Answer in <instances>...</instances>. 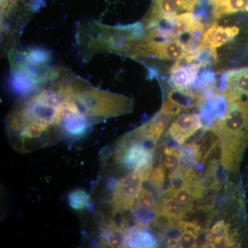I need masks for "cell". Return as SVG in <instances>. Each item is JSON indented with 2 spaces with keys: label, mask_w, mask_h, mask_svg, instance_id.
Instances as JSON below:
<instances>
[{
  "label": "cell",
  "mask_w": 248,
  "mask_h": 248,
  "mask_svg": "<svg viewBox=\"0 0 248 248\" xmlns=\"http://www.w3.org/2000/svg\"><path fill=\"white\" fill-rule=\"evenodd\" d=\"M202 34L200 44L217 51V48L236 40L241 35L242 29L236 25L223 26L213 22Z\"/></svg>",
  "instance_id": "5"
},
{
  "label": "cell",
  "mask_w": 248,
  "mask_h": 248,
  "mask_svg": "<svg viewBox=\"0 0 248 248\" xmlns=\"http://www.w3.org/2000/svg\"><path fill=\"white\" fill-rule=\"evenodd\" d=\"M172 196L186 208L193 206L196 201L195 193L190 186H185L179 189Z\"/></svg>",
  "instance_id": "13"
},
{
  "label": "cell",
  "mask_w": 248,
  "mask_h": 248,
  "mask_svg": "<svg viewBox=\"0 0 248 248\" xmlns=\"http://www.w3.org/2000/svg\"><path fill=\"white\" fill-rule=\"evenodd\" d=\"M201 67L186 62L184 59L176 61L170 68V79L175 89L190 90L197 81Z\"/></svg>",
  "instance_id": "9"
},
{
  "label": "cell",
  "mask_w": 248,
  "mask_h": 248,
  "mask_svg": "<svg viewBox=\"0 0 248 248\" xmlns=\"http://www.w3.org/2000/svg\"><path fill=\"white\" fill-rule=\"evenodd\" d=\"M236 242L234 239V235L231 234L230 232L217 236L209 244L210 248H234Z\"/></svg>",
  "instance_id": "14"
},
{
  "label": "cell",
  "mask_w": 248,
  "mask_h": 248,
  "mask_svg": "<svg viewBox=\"0 0 248 248\" xmlns=\"http://www.w3.org/2000/svg\"><path fill=\"white\" fill-rule=\"evenodd\" d=\"M57 73L22 96L10 111L6 132L11 146L31 153L86 135L93 125L128 113L129 97L94 89L86 81Z\"/></svg>",
  "instance_id": "1"
},
{
  "label": "cell",
  "mask_w": 248,
  "mask_h": 248,
  "mask_svg": "<svg viewBox=\"0 0 248 248\" xmlns=\"http://www.w3.org/2000/svg\"><path fill=\"white\" fill-rule=\"evenodd\" d=\"M203 127L200 115L195 113H183L178 116L170 126L169 133L170 138L182 145Z\"/></svg>",
  "instance_id": "7"
},
{
  "label": "cell",
  "mask_w": 248,
  "mask_h": 248,
  "mask_svg": "<svg viewBox=\"0 0 248 248\" xmlns=\"http://www.w3.org/2000/svg\"><path fill=\"white\" fill-rule=\"evenodd\" d=\"M68 199L72 208L77 210H83L89 205L91 195H89L84 190H75L70 194Z\"/></svg>",
  "instance_id": "12"
},
{
  "label": "cell",
  "mask_w": 248,
  "mask_h": 248,
  "mask_svg": "<svg viewBox=\"0 0 248 248\" xmlns=\"http://www.w3.org/2000/svg\"><path fill=\"white\" fill-rule=\"evenodd\" d=\"M228 104L226 114L210 128L219 139L222 167L234 172L239 169L248 142V97Z\"/></svg>",
  "instance_id": "2"
},
{
  "label": "cell",
  "mask_w": 248,
  "mask_h": 248,
  "mask_svg": "<svg viewBox=\"0 0 248 248\" xmlns=\"http://www.w3.org/2000/svg\"><path fill=\"white\" fill-rule=\"evenodd\" d=\"M129 52L137 56L178 61L188 51V45L179 38L148 39L135 41L128 45Z\"/></svg>",
  "instance_id": "3"
},
{
  "label": "cell",
  "mask_w": 248,
  "mask_h": 248,
  "mask_svg": "<svg viewBox=\"0 0 248 248\" xmlns=\"http://www.w3.org/2000/svg\"><path fill=\"white\" fill-rule=\"evenodd\" d=\"M182 107H179L175 103L172 102V101L170 100L167 98L164 101L161 111L164 115L169 116L170 117H172L179 115V113L182 112Z\"/></svg>",
  "instance_id": "15"
},
{
  "label": "cell",
  "mask_w": 248,
  "mask_h": 248,
  "mask_svg": "<svg viewBox=\"0 0 248 248\" xmlns=\"http://www.w3.org/2000/svg\"><path fill=\"white\" fill-rule=\"evenodd\" d=\"M201 9L202 0H153L148 22L152 24L184 13L195 14Z\"/></svg>",
  "instance_id": "4"
},
{
  "label": "cell",
  "mask_w": 248,
  "mask_h": 248,
  "mask_svg": "<svg viewBox=\"0 0 248 248\" xmlns=\"http://www.w3.org/2000/svg\"><path fill=\"white\" fill-rule=\"evenodd\" d=\"M165 159L164 166L170 172L177 171L182 166L183 161V152L182 148L177 147L166 146L164 149Z\"/></svg>",
  "instance_id": "11"
},
{
  "label": "cell",
  "mask_w": 248,
  "mask_h": 248,
  "mask_svg": "<svg viewBox=\"0 0 248 248\" xmlns=\"http://www.w3.org/2000/svg\"><path fill=\"white\" fill-rule=\"evenodd\" d=\"M202 9L207 8L214 22L238 15H248V0H202Z\"/></svg>",
  "instance_id": "8"
},
{
  "label": "cell",
  "mask_w": 248,
  "mask_h": 248,
  "mask_svg": "<svg viewBox=\"0 0 248 248\" xmlns=\"http://www.w3.org/2000/svg\"><path fill=\"white\" fill-rule=\"evenodd\" d=\"M186 209L185 206L179 203L172 196H166L157 202L155 214L163 213L177 221L184 220Z\"/></svg>",
  "instance_id": "10"
},
{
  "label": "cell",
  "mask_w": 248,
  "mask_h": 248,
  "mask_svg": "<svg viewBox=\"0 0 248 248\" xmlns=\"http://www.w3.org/2000/svg\"><path fill=\"white\" fill-rule=\"evenodd\" d=\"M219 93L228 103L248 97V67L229 72Z\"/></svg>",
  "instance_id": "6"
}]
</instances>
